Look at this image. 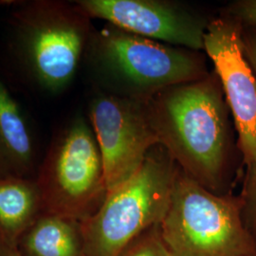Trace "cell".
Segmentation results:
<instances>
[{
	"instance_id": "obj_17",
	"label": "cell",
	"mask_w": 256,
	"mask_h": 256,
	"mask_svg": "<svg viewBox=\"0 0 256 256\" xmlns=\"http://www.w3.org/2000/svg\"><path fill=\"white\" fill-rule=\"evenodd\" d=\"M0 256H21L18 248L0 244Z\"/></svg>"
},
{
	"instance_id": "obj_5",
	"label": "cell",
	"mask_w": 256,
	"mask_h": 256,
	"mask_svg": "<svg viewBox=\"0 0 256 256\" xmlns=\"http://www.w3.org/2000/svg\"><path fill=\"white\" fill-rule=\"evenodd\" d=\"M93 57L102 75L124 97L149 101L167 88L208 75L200 55L187 48L138 36L111 26L92 40Z\"/></svg>"
},
{
	"instance_id": "obj_4",
	"label": "cell",
	"mask_w": 256,
	"mask_h": 256,
	"mask_svg": "<svg viewBox=\"0 0 256 256\" xmlns=\"http://www.w3.org/2000/svg\"><path fill=\"white\" fill-rule=\"evenodd\" d=\"M90 18L75 3L24 2L14 12L19 55L39 86L52 93L72 82L90 42Z\"/></svg>"
},
{
	"instance_id": "obj_2",
	"label": "cell",
	"mask_w": 256,
	"mask_h": 256,
	"mask_svg": "<svg viewBox=\"0 0 256 256\" xmlns=\"http://www.w3.org/2000/svg\"><path fill=\"white\" fill-rule=\"evenodd\" d=\"M178 166L164 147H153L136 174L108 192L82 222L84 256H117L168 210Z\"/></svg>"
},
{
	"instance_id": "obj_6",
	"label": "cell",
	"mask_w": 256,
	"mask_h": 256,
	"mask_svg": "<svg viewBox=\"0 0 256 256\" xmlns=\"http://www.w3.org/2000/svg\"><path fill=\"white\" fill-rule=\"evenodd\" d=\"M44 212L82 222L108 192L104 164L92 126L78 118L57 136L36 178Z\"/></svg>"
},
{
	"instance_id": "obj_12",
	"label": "cell",
	"mask_w": 256,
	"mask_h": 256,
	"mask_svg": "<svg viewBox=\"0 0 256 256\" xmlns=\"http://www.w3.org/2000/svg\"><path fill=\"white\" fill-rule=\"evenodd\" d=\"M16 248L21 256H84L82 222L43 212Z\"/></svg>"
},
{
	"instance_id": "obj_9",
	"label": "cell",
	"mask_w": 256,
	"mask_h": 256,
	"mask_svg": "<svg viewBox=\"0 0 256 256\" xmlns=\"http://www.w3.org/2000/svg\"><path fill=\"white\" fill-rule=\"evenodd\" d=\"M77 6L90 18L138 36L194 52L204 50L210 21L182 7L158 0H80Z\"/></svg>"
},
{
	"instance_id": "obj_3",
	"label": "cell",
	"mask_w": 256,
	"mask_h": 256,
	"mask_svg": "<svg viewBox=\"0 0 256 256\" xmlns=\"http://www.w3.org/2000/svg\"><path fill=\"white\" fill-rule=\"evenodd\" d=\"M160 232L174 256H256L239 196L210 192L180 167Z\"/></svg>"
},
{
	"instance_id": "obj_13",
	"label": "cell",
	"mask_w": 256,
	"mask_h": 256,
	"mask_svg": "<svg viewBox=\"0 0 256 256\" xmlns=\"http://www.w3.org/2000/svg\"><path fill=\"white\" fill-rule=\"evenodd\" d=\"M247 171L239 200L244 225L256 248V162L246 166Z\"/></svg>"
},
{
	"instance_id": "obj_10",
	"label": "cell",
	"mask_w": 256,
	"mask_h": 256,
	"mask_svg": "<svg viewBox=\"0 0 256 256\" xmlns=\"http://www.w3.org/2000/svg\"><path fill=\"white\" fill-rule=\"evenodd\" d=\"M36 166V147L18 102L0 80V178H30Z\"/></svg>"
},
{
	"instance_id": "obj_16",
	"label": "cell",
	"mask_w": 256,
	"mask_h": 256,
	"mask_svg": "<svg viewBox=\"0 0 256 256\" xmlns=\"http://www.w3.org/2000/svg\"><path fill=\"white\" fill-rule=\"evenodd\" d=\"M244 54L256 77V34H242Z\"/></svg>"
},
{
	"instance_id": "obj_15",
	"label": "cell",
	"mask_w": 256,
	"mask_h": 256,
	"mask_svg": "<svg viewBox=\"0 0 256 256\" xmlns=\"http://www.w3.org/2000/svg\"><path fill=\"white\" fill-rule=\"evenodd\" d=\"M228 16L244 26L256 27V0H241L232 4Z\"/></svg>"
},
{
	"instance_id": "obj_11",
	"label": "cell",
	"mask_w": 256,
	"mask_h": 256,
	"mask_svg": "<svg viewBox=\"0 0 256 256\" xmlns=\"http://www.w3.org/2000/svg\"><path fill=\"white\" fill-rule=\"evenodd\" d=\"M43 212L36 178H0V244L18 247L19 240Z\"/></svg>"
},
{
	"instance_id": "obj_14",
	"label": "cell",
	"mask_w": 256,
	"mask_h": 256,
	"mask_svg": "<svg viewBox=\"0 0 256 256\" xmlns=\"http://www.w3.org/2000/svg\"><path fill=\"white\" fill-rule=\"evenodd\" d=\"M117 256H174L165 245L160 226L148 230Z\"/></svg>"
},
{
	"instance_id": "obj_7",
	"label": "cell",
	"mask_w": 256,
	"mask_h": 256,
	"mask_svg": "<svg viewBox=\"0 0 256 256\" xmlns=\"http://www.w3.org/2000/svg\"><path fill=\"white\" fill-rule=\"evenodd\" d=\"M90 116L110 192L137 173L158 138L146 102L101 94L92 102Z\"/></svg>"
},
{
	"instance_id": "obj_1",
	"label": "cell",
	"mask_w": 256,
	"mask_h": 256,
	"mask_svg": "<svg viewBox=\"0 0 256 256\" xmlns=\"http://www.w3.org/2000/svg\"><path fill=\"white\" fill-rule=\"evenodd\" d=\"M146 104L160 146L180 170L210 192L228 194L229 108L216 74L167 88Z\"/></svg>"
},
{
	"instance_id": "obj_8",
	"label": "cell",
	"mask_w": 256,
	"mask_h": 256,
	"mask_svg": "<svg viewBox=\"0 0 256 256\" xmlns=\"http://www.w3.org/2000/svg\"><path fill=\"white\" fill-rule=\"evenodd\" d=\"M242 25L225 16L210 20L204 34L209 56L234 122L243 162H256V77L244 54Z\"/></svg>"
}]
</instances>
